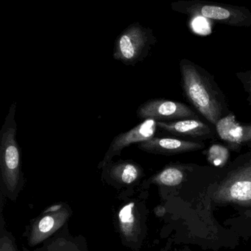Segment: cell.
Returning <instances> with one entry per match:
<instances>
[{"instance_id": "14", "label": "cell", "mask_w": 251, "mask_h": 251, "mask_svg": "<svg viewBox=\"0 0 251 251\" xmlns=\"http://www.w3.org/2000/svg\"><path fill=\"white\" fill-rule=\"evenodd\" d=\"M185 178V174L179 167L168 166L149 180L150 184L164 187H175L179 185Z\"/></svg>"}, {"instance_id": "6", "label": "cell", "mask_w": 251, "mask_h": 251, "mask_svg": "<svg viewBox=\"0 0 251 251\" xmlns=\"http://www.w3.org/2000/svg\"><path fill=\"white\" fill-rule=\"evenodd\" d=\"M72 215V209L66 203H57L46 209L32 223L28 233L30 247L44 243L63 228Z\"/></svg>"}, {"instance_id": "18", "label": "cell", "mask_w": 251, "mask_h": 251, "mask_svg": "<svg viewBox=\"0 0 251 251\" xmlns=\"http://www.w3.org/2000/svg\"><path fill=\"white\" fill-rule=\"evenodd\" d=\"M193 23H194L193 25H194L195 29H197V32L200 33H203V30L207 29H206V26H207L206 22L201 17L195 18Z\"/></svg>"}, {"instance_id": "17", "label": "cell", "mask_w": 251, "mask_h": 251, "mask_svg": "<svg viewBox=\"0 0 251 251\" xmlns=\"http://www.w3.org/2000/svg\"><path fill=\"white\" fill-rule=\"evenodd\" d=\"M237 76L241 80V82H243L245 90L249 94L248 100H249V103L251 104V71L237 74Z\"/></svg>"}, {"instance_id": "7", "label": "cell", "mask_w": 251, "mask_h": 251, "mask_svg": "<svg viewBox=\"0 0 251 251\" xmlns=\"http://www.w3.org/2000/svg\"><path fill=\"white\" fill-rule=\"evenodd\" d=\"M137 116L141 120L153 119L156 122L198 119L195 112L185 104L165 100H153L144 103L139 107Z\"/></svg>"}, {"instance_id": "10", "label": "cell", "mask_w": 251, "mask_h": 251, "mask_svg": "<svg viewBox=\"0 0 251 251\" xmlns=\"http://www.w3.org/2000/svg\"><path fill=\"white\" fill-rule=\"evenodd\" d=\"M139 149L156 154L172 155L200 150L204 146L200 143L171 137H153L139 144Z\"/></svg>"}, {"instance_id": "15", "label": "cell", "mask_w": 251, "mask_h": 251, "mask_svg": "<svg viewBox=\"0 0 251 251\" xmlns=\"http://www.w3.org/2000/svg\"><path fill=\"white\" fill-rule=\"evenodd\" d=\"M34 251H84L79 240L66 237H56L42 249Z\"/></svg>"}, {"instance_id": "2", "label": "cell", "mask_w": 251, "mask_h": 251, "mask_svg": "<svg viewBox=\"0 0 251 251\" xmlns=\"http://www.w3.org/2000/svg\"><path fill=\"white\" fill-rule=\"evenodd\" d=\"M183 88L189 101L212 125L221 119L223 107L221 97L203 69L189 60L181 63Z\"/></svg>"}, {"instance_id": "13", "label": "cell", "mask_w": 251, "mask_h": 251, "mask_svg": "<svg viewBox=\"0 0 251 251\" xmlns=\"http://www.w3.org/2000/svg\"><path fill=\"white\" fill-rule=\"evenodd\" d=\"M157 126L164 131L176 135L197 137L212 133L209 126L198 119H183L174 122H157Z\"/></svg>"}, {"instance_id": "3", "label": "cell", "mask_w": 251, "mask_h": 251, "mask_svg": "<svg viewBox=\"0 0 251 251\" xmlns=\"http://www.w3.org/2000/svg\"><path fill=\"white\" fill-rule=\"evenodd\" d=\"M173 5L175 10L190 17L206 18L230 26H251V12L244 7L199 0L178 1Z\"/></svg>"}, {"instance_id": "9", "label": "cell", "mask_w": 251, "mask_h": 251, "mask_svg": "<svg viewBox=\"0 0 251 251\" xmlns=\"http://www.w3.org/2000/svg\"><path fill=\"white\" fill-rule=\"evenodd\" d=\"M103 177L107 182L118 187L137 184L144 176L142 168L133 161H120L105 166Z\"/></svg>"}, {"instance_id": "8", "label": "cell", "mask_w": 251, "mask_h": 251, "mask_svg": "<svg viewBox=\"0 0 251 251\" xmlns=\"http://www.w3.org/2000/svg\"><path fill=\"white\" fill-rule=\"evenodd\" d=\"M157 127L156 120L145 119L132 129L116 136L111 143L103 160L99 164L98 168H103L109 165L114 156L120 154L123 149L131 145L139 144L154 137Z\"/></svg>"}, {"instance_id": "12", "label": "cell", "mask_w": 251, "mask_h": 251, "mask_svg": "<svg viewBox=\"0 0 251 251\" xmlns=\"http://www.w3.org/2000/svg\"><path fill=\"white\" fill-rule=\"evenodd\" d=\"M215 126L221 138L231 144H242L251 140V126L240 125L233 114L220 119Z\"/></svg>"}, {"instance_id": "5", "label": "cell", "mask_w": 251, "mask_h": 251, "mask_svg": "<svg viewBox=\"0 0 251 251\" xmlns=\"http://www.w3.org/2000/svg\"><path fill=\"white\" fill-rule=\"evenodd\" d=\"M118 231L122 243L139 250L145 235V212L139 201L124 204L117 214Z\"/></svg>"}, {"instance_id": "4", "label": "cell", "mask_w": 251, "mask_h": 251, "mask_svg": "<svg viewBox=\"0 0 251 251\" xmlns=\"http://www.w3.org/2000/svg\"><path fill=\"white\" fill-rule=\"evenodd\" d=\"M212 199L219 203L251 205V160L230 173L218 186Z\"/></svg>"}, {"instance_id": "16", "label": "cell", "mask_w": 251, "mask_h": 251, "mask_svg": "<svg viewBox=\"0 0 251 251\" xmlns=\"http://www.w3.org/2000/svg\"><path fill=\"white\" fill-rule=\"evenodd\" d=\"M0 251H19L14 238L12 234L4 228L3 222L1 226Z\"/></svg>"}, {"instance_id": "11", "label": "cell", "mask_w": 251, "mask_h": 251, "mask_svg": "<svg viewBox=\"0 0 251 251\" xmlns=\"http://www.w3.org/2000/svg\"><path fill=\"white\" fill-rule=\"evenodd\" d=\"M145 45V38L141 32L131 31L119 38L114 57L123 63H134L138 60Z\"/></svg>"}, {"instance_id": "1", "label": "cell", "mask_w": 251, "mask_h": 251, "mask_svg": "<svg viewBox=\"0 0 251 251\" xmlns=\"http://www.w3.org/2000/svg\"><path fill=\"white\" fill-rule=\"evenodd\" d=\"M16 103L10 106L0 134L1 190L12 201H16L25 185L20 149L16 140Z\"/></svg>"}, {"instance_id": "19", "label": "cell", "mask_w": 251, "mask_h": 251, "mask_svg": "<svg viewBox=\"0 0 251 251\" xmlns=\"http://www.w3.org/2000/svg\"><path fill=\"white\" fill-rule=\"evenodd\" d=\"M165 209L162 206H159V207L156 208V214L158 215V216L161 217L163 216L165 213Z\"/></svg>"}]
</instances>
